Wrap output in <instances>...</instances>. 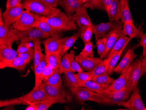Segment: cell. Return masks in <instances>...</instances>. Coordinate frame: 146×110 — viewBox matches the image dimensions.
<instances>
[{"instance_id": "obj_18", "label": "cell", "mask_w": 146, "mask_h": 110, "mask_svg": "<svg viewBox=\"0 0 146 110\" xmlns=\"http://www.w3.org/2000/svg\"><path fill=\"white\" fill-rule=\"evenodd\" d=\"M75 59L78 63L83 71L90 72L93 70L103 60L101 58L95 57H87L82 58L75 56Z\"/></svg>"}, {"instance_id": "obj_33", "label": "cell", "mask_w": 146, "mask_h": 110, "mask_svg": "<svg viewBox=\"0 0 146 110\" xmlns=\"http://www.w3.org/2000/svg\"><path fill=\"white\" fill-rule=\"evenodd\" d=\"M33 43L34 44V49L33 66H34V68H35L38 65L39 62H40L44 55L42 51L41 46L42 41L41 40H36Z\"/></svg>"}, {"instance_id": "obj_1", "label": "cell", "mask_w": 146, "mask_h": 110, "mask_svg": "<svg viewBox=\"0 0 146 110\" xmlns=\"http://www.w3.org/2000/svg\"><path fill=\"white\" fill-rule=\"evenodd\" d=\"M42 20L46 22L56 29L61 31H69L78 29L77 25L72 16H69L64 12L60 11L51 17L43 16Z\"/></svg>"}, {"instance_id": "obj_3", "label": "cell", "mask_w": 146, "mask_h": 110, "mask_svg": "<svg viewBox=\"0 0 146 110\" xmlns=\"http://www.w3.org/2000/svg\"><path fill=\"white\" fill-rule=\"evenodd\" d=\"M43 16L38 15L29 11H24L21 17L11 27L19 31H26L30 29L36 27L39 21L42 19Z\"/></svg>"}, {"instance_id": "obj_6", "label": "cell", "mask_w": 146, "mask_h": 110, "mask_svg": "<svg viewBox=\"0 0 146 110\" xmlns=\"http://www.w3.org/2000/svg\"><path fill=\"white\" fill-rule=\"evenodd\" d=\"M19 40L17 29L7 26L4 22H0V45L12 47L13 43Z\"/></svg>"}, {"instance_id": "obj_40", "label": "cell", "mask_w": 146, "mask_h": 110, "mask_svg": "<svg viewBox=\"0 0 146 110\" xmlns=\"http://www.w3.org/2000/svg\"><path fill=\"white\" fill-rule=\"evenodd\" d=\"M125 48L122 49L120 51L118 52V53L115 54L113 56L111 57L110 64H109V70L107 74L108 75H112L114 72V69L116 67V65L118 63V61L120 59V57L123 53V51Z\"/></svg>"}, {"instance_id": "obj_11", "label": "cell", "mask_w": 146, "mask_h": 110, "mask_svg": "<svg viewBox=\"0 0 146 110\" xmlns=\"http://www.w3.org/2000/svg\"><path fill=\"white\" fill-rule=\"evenodd\" d=\"M17 33L21 42H33L36 40L46 39L50 37L49 35L44 33L40 29L36 27L33 28L26 31L17 30Z\"/></svg>"}, {"instance_id": "obj_2", "label": "cell", "mask_w": 146, "mask_h": 110, "mask_svg": "<svg viewBox=\"0 0 146 110\" xmlns=\"http://www.w3.org/2000/svg\"><path fill=\"white\" fill-rule=\"evenodd\" d=\"M22 4L25 9L44 17H52L60 11L47 5L43 0H23Z\"/></svg>"}, {"instance_id": "obj_39", "label": "cell", "mask_w": 146, "mask_h": 110, "mask_svg": "<svg viewBox=\"0 0 146 110\" xmlns=\"http://www.w3.org/2000/svg\"><path fill=\"white\" fill-rule=\"evenodd\" d=\"M79 38V37L77 33L70 37H65V39L63 45L62 54L63 55L70 49V47L74 44Z\"/></svg>"}, {"instance_id": "obj_14", "label": "cell", "mask_w": 146, "mask_h": 110, "mask_svg": "<svg viewBox=\"0 0 146 110\" xmlns=\"http://www.w3.org/2000/svg\"><path fill=\"white\" fill-rule=\"evenodd\" d=\"M49 97H50L43 89L39 88L36 90L33 89L30 92L19 97V98L23 102V103L29 105L31 103L39 101Z\"/></svg>"}, {"instance_id": "obj_51", "label": "cell", "mask_w": 146, "mask_h": 110, "mask_svg": "<svg viewBox=\"0 0 146 110\" xmlns=\"http://www.w3.org/2000/svg\"><path fill=\"white\" fill-rule=\"evenodd\" d=\"M22 0H7L6 3V8L13 7L21 4Z\"/></svg>"}, {"instance_id": "obj_42", "label": "cell", "mask_w": 146, "mask_h": 110, "mask_svg": "<svg viewBox=\"0 0 146 110\" xmlns=\"http://www.w3.org/2000/svg\"><path fill=\"white\" fill-rule=\"evenodd\" d=\"M84 48L82 49L81 53L78 56L82 58H85L87 57H94V53L93 50V44L92 42L84 44Z\"/></svg>"}, {"instance_id": "obj_50", "label": "cell", "mask_w": 146, "mask_h": 110, "mask_svg": "<svg viewBox=\"0 0 146 110\" xmlns=\"http://www.w3.org/2000/svg\"><path fill=\"white\" fill-rule=\"evenodd\" d=\"M141 39V41L139 43H140V46L142 47L143 48L142 57H143L146 55V33L145 34H143Z\"/></svg>"}, {"instance_id": "obj_48", "label": "cell", "mask_w": 146, "mask_h": 110, "mask_svg": "<svg viewBox=\"0 0 146 110\" xmlns=\"http://www.w3.org/2000/svg\"><path fill=\"white\" fill-rule=\"evenodd\" d=\"M107 39L105 37L99 39L97 41L96 46L97 48L98 53L100 56L105 51L106 46Z\"/></svg>"}, {"instance_id": "obj_13", "label": "cell", "mask_w": 146, "mask_h": 110, "mask_svg": "<svg viewBox=\"0 0 146 110\" xmlns=\"http://www.w3.org/2000/svg\"><path fill=\"white\" fill-rule=\"evenodd\" d=\"M40 88L43 89L49 97L58 100L60 103H67L69 102L65 95V93L63 92L61 89L44 83H42Z\"/></svg>"}, {"instance_id": "obj_8", "label": "cell", "mask_w": 146, "mask_h": 110, "mask_svg": "<svg viewBox=\"0 0 146 110\" xmlns=\"http://www.w3.org/2000/svg\"><path fill=\"white\" fill-rule=\"evenodd\" d=\"M94 34L96 41L103 37L110 32L113 30L123 29V23L121 21H112L93 25Z\"/></svg>"}, {"instance_id": "obj_41", "label": "cell", "mask_w": 146, "mask_h": 110, "mask_svg": "<svg viewBox=\"0 0 146 110\" xmlns=\"http://www.w3.org/2000/svg\"><path fill=\"white\" fill-rule=\"evenodd\" d=\"M59 69L61 74L64 73L68 71H72L69 59L68 56V53L67 52H66L62 57Z\"/></svg>"}, {"instance_id": "obj_37", "label": "cell", "mask_w": 146, "mask_h": 110, "mask_svg": "<svg viewBox=\"0 0 146 110\" xmlns=\"http://www.w3.org/2000/svg\"><path fill=\"white\" fill-rule=\"evenodd\" d=\"M86 9L92 10L98 9L106 11V8L102 0H87L83 5Z\"/></svg>"}, {"instance_id": "obj_24", "label": "cell", "mask_w": 146, "mask_h": 110, "mask_svg": "<svg viewBox=\"0 0 146 110\" xmlns=\"http://www.w3.org/2000/svg\"><path fill=\"white\" fill-rule=\"evenodd\" d=\"M132 39L128 36H125L124 34L120 36L106 58L111 57L118 52L120 51L123 48H125V47Z\"/></svg>"}, {"instance_id": "obj_5", "label": "cell", "mask_w": 146, "mask_h": 110, "mask_svg": "<svg viewBox=\"0 0 146 110\" xmlns=\"http://www.w3.org/2000/svg\"><path fill=\"white\" fill-rule=\"evenodd\" d=\"M69 89L75 96L77 102L80 104H82L86 101L99 103L100 98V93L95 92L84 87H74Z\"/></svg>"}, {"instance_id": "obj_34", "label": "cell", "mask_w": 146, "mask_h": 110, "mask_svg": "<svg viewBox=\"0 0 146 110\" xmlns=\"http://www.w3.org/2000/svg\"><path fill=\"white\" fill-rule=\"evenodd\" d=\"M111 59V57L104 59V60H102L101 63H99L93 70L92 71L94 76L107 74Z\"/></svg>"}, {"instance_id": "obj_15", "label": "cell", "mask_w": 146, "mask_h": 110, "mask_svg": "<svg viewBox=\"0 0 146 110\" xmlns=\"http://www.w3.org/2000/svg\"><path fill=\"white\" fill-rule=\"evenodd\" d=\"M137 57L134 51V49L131 48L126 52L120 62L115 67L114 72L118 74H122L130 66L133 60Z\"/></svg>"}, {"instance_id": "obj_46", "label": "cell", "mask_w": 146, "mask_h": 110, "mask_svg": "<svg viewBox=\"0 0 146 110\" xmlns=\"http://www.w3.org/2000/svg\"><path fill=\"white\" fill-rule=\"evenodd\" d=\"M23 102L19 97L7 100H1L0 101V107H3L19 105L22 104Z\"/></svg>"}, {"instance_id": "obj_19", "label": "cell", "mask_w": 146, "mask_h": 110, "mask_svg": "<svg viewBox=\"0 0 146 110\" xmlns=\"http://www.w3.org/2000/svg\"><path fill=\"white\" fill-rule=\"evenodd\" d=\"M83 6H82L72 16L73 19L78 27L84 25H92V20L88 13Z\"/></svg>"}, {"instance_id": "obj_47", "label": "cell", "mask_w": 146, "mask_h": 110, "mask_svg": "<svg viewBox=\"0 0 146 110\" xmlns=\"http://www.w3.org/2000/svg\"><path fill=\"white\" fill-rule=\"evenodd\" d=\"M34 47V44L30 42L23 41L18 46L17 51L19 54L25 53Z\"/></svg>"}, {"instance_id": "obj_30", "label": "cell", "mask_w": 146, "mask_h": 110, "mask_svg": "<svg viewBox=\"0 0 146 110\" xmlns=\"http://www.w3.org/2000/svg\"><path fill=\"white\" fill-rule=\"evenodd\" d=\"M78 87H84L95 92L101 93H106L109 86L101 85L92 80H89L85 82H79Z\"/></svg>"}, {"instance_id": "obj_57", "label": "cell", "mask_w": 146, "mask_h": 110, "mask_svg": "<svg viewBox=\"0 0 146 110\" xmlns=\"http://www.w3.org/2000/svg\"><path fill=\"white\" fill-rule=\"evenodd\" d=\"M144 110H146V107H145V108H144Z\"/></svg>"}, {"instance_id": "obj_29", "label": "cell", "mask_w": 146, "mask_h": 110, "mask_svg": "<svg viewBox=\"0 0 146 110\" xmlns=\"http://www.w3.org/2000/svg\"><path fill=\"white\" fill-rule=\"evenodd\" d=\"M121 5V22L125 23H133V19L130 12L129 5L128 0H120Z\"/></svg>"}, {"instance_id": "obj_28", "label": "cell", "mask_w": 146, "mask_h": 110, "mask_svg": "<svg viewBox=\"0 0 146 110\" xmlns=\"http://www.w3.org/2000/svg\"><path fill=\"white\" fill-rule=\"evenodd\" d=\"M47 65V61L46 59V55H44L40 62H39L38 65L34 68V73L35 74V86L33 89L36 90L40 87L42 83L41 80V75L42 70Z\"/></svg>"}, {"instance_id": "obj_43", "label": "cell", "mask_w": 146, "mask_h": 110, "mask_svg": "<svg viewBox=\"0 0 146 110\" xmlns=\"http://www.w3.org/2000/svg\"><path fill=\"white\" fill-rule=\"evenodd\" d=\"M74 54L75 52L74 51H70L69 53H68V56L69 59L72 72L73 73H75V72L79 73V72H82L83 71L75 59V56Z\"/></svg>"}, {"instance_id": "obj_44", "label": "cell", "mask_w": 146, "mask_h": 110, "mask_svg": "<svg viewBox=\"0 0 146 110\" xmlns=\"http://www.w3.org/2000/svg\"><path fill=\"white\" fill-rule=\"evenodd\" d=\"M76 78L79 82H85V81L92 80L93 77L94 75L92 73V71L90 72H82L78 73L75 74Z\"/></svg>"}, {"instance_id": "obj_9", "label": "cell", "mask_w": 146, "mask_h": 110, "mask_svg": "<svg viewBox=\"0 0 146 110\" xmlns=\"http://www.w3.org/2000/svg\"><path fill=\"white\" fill-rule=\"evenodd\" d=\"M118 105L123 107L129 110H144L146 107L142 100L139 87L137 86L134 89L127 101L119 103Z\"/></svg>"}, {"instance_id": "obj_38", "label": "cell", "mask_w": 146, "mask_h": 110, "mask_svg": "<svg viewBox=\"0 0 146 110\" xmlns=\"http://www.w3.org/2000/svg\"><path fill=\"white\" fill-rule=\"evenodd\" d=\"M64 74L66 83L69 89L78 87L79 81L77 79L75 74L72 71H68Z\"/></svg>"}, {"instance_id": "obj_56", "label": "cell", "mask_w": 146, "mask_h": 110, "mask_svg": "<svg viewBox=\"0 0 146 110\" xmlns=\"http://www.w3.org/2000/svg\"><path fill=\"white\" fill-rule=\"evenodd\" d=\"M82 2L83 5V4H84L86 1H87V0H82Z\"/></svg>"}, {"instance_id": "obj_36", "label": "cell", "mask_w": 146, "mask_h": 110, "mask_svg": "<svg viewBox=\"0 0 146 110\" xmlns=\"http://www.w3.org/2000/svg\"><path fill=\"white\" fill-rule=\"evenodd\" d=\"M92 81H94L101 85H105L110 87L114 82L115 79L110 77L107 74L96 75L93 77Z\"/></svg>"}, {"instance_id": "obj_53", "label": "cell", "mask_w": 146, "mask_h": 110, "mask_svg": "<svg viewBox=\"0 0 146 110\" xmlns=\"http://www.w3.org/2000/svg\"><path fill=\"white\" fill-rule=\"evenodd\" d=\"M102 1L106 8V11H107L112 5L113 0H102Z\"/></svg>"}, {"instance_id": "obj_23", "label": "cell", "mask_w": 146, "mask_h": 110, "mask_svg": "<svg viewBox=\"0 0 146 110\" xmlns=\"http://www.w3.org/2000/svg\"><path fill=\"white\" fill-rule=\"evenodd\" d=\"M19 55L18 51L11 47L0 45V62L12 60L18 57Z\"/></svg>"}, {"instance_id": "obj_22", "label": "cell", "mask_w": 146, "mask_h": 110, "mask_svg": "<svg viewBox=\"0 0 146 110\" xmlns=\"http://www.w3.org/2000/svg\"><path fill=\"white\" fill-rule=\"evenodd\" d=\"M36 27L40 29L44 33L48 34L51 37L60 38L63 36L62 32L56 29L46 22L43 21L42 19L38 22Z\"/></svg>"}, {"instance_id": "obj_31", "label": "cell", "mask_w": 146, "mask_h": 110, "mask_svg": "<svg viewBox=\"0 0 146 110\" xmlns=\"http://www.w3.org/2000/svg\"><path fill=\"white\" fill-rule=\"evenodd\" d=\"M47 64L54 69H58L63 55L62 53L45 52Z\"/></svg>"}, {"instance_id": "obj_55", "label": "cell", "mask_w": 146, "mask_h": 110, "mask_svg": "<svg viewBox=\"0 0 146 110\" xmlns=\"http://www.w3.org/2000/svg\"><path fill=\"white\" fill-rule=\"evenodd\" d=\"M25 110H37L36 107L33 103H31L25 109Z\"/></svg>"}, {"instance_id": "obj_25", "label": "cell", "mask_w": 146, "mask_h": 110, "mask_svg": "<svg viewBox=\"0 0 146 110\" xmlns=\"http://www.w3.org/2000/svg\"><path fill=\"white\" fill-rule=\"evenodd\" d=\"M107 12L110 21H119L121 18L120 0H113L112 5Z\"/></svg>"}, {"instance_id": "obj_7", "label": "cell", "mask_w": 146, "mask_h": 110, "mask_svg": "<svg viewBox=\"0 0 146 110\" xmlns=\"http://www.w3.org/2000/svg\"><path fill=\"white\" fill-rule=\"evenodd\" d=\"M132 70L129 77L126 89L131 94L134 89L137 86L139 80L143 75L142 68V60L138 59L131 64Z\"/></svg>"}, {"instance_id": "obj_27", "label": "cell", "mask_w": 146, "mask_h": 110, "mask_svg": "<svg viewBox=\"0 0 146 110\" xmlns=\"http://www.w3.org/2000/svg\"><path fill=\"white\" fill-rule=\"evenodd\" d=\"M123 30L124 35L128 36L132 39L134 38H141L143 34L142 31L137 29L133 23H124Z\"/></svg>"}, {"instance_id": "obj_26", "label": "cell", "mask_w": 146, "mask_h": 110, "mask_svg": "<svg viewBox=\"0 0 146 110\" xmlns=\"http://www.w3.org/2000/svg\"><path fill=\"white\" fill-rule=\"evenodd\" d=\"M93 25L82 26L79 27L78 29L77 33L84 44L91 42L92 37L94 34V28Z\"/></svg>"}, {"instance_id": "obj_12", "label": "cell", "mask_w": 146, "mask_h": 110, "mask_svg": "<svg viewBox=\"0 0 146 110\" xmlns=\"http://www.w3.org/2000/svg\"><path fill=\"white\" fill-rule=\"evenodd\" d=\"M65 39V37L56 38L51 37L46 39L42 41L44 45L45 52L54 53L61 52L62 54L63 43Z\"/></svg>"}, {"instance_id": "obj_32", "label": "cell", "mask_w": 146, "mask_h": 110, "mask_svg": "<svg viewBox=\"0 0 146 110\" xmlns=\"http://www.w3.org/2000/svg\"><path fill=\"white\" fill-rule=\"evenodd\" d=\"M61 74L59 69L55 70L52 75L46 81L43 83H46L51 86H54L58 88L62 89L63 84H62Z\"/></svg>"}, {"instance_id": "obj_52", "label": "cell", "mask_w": 146, "mask_h": 110, "mask_svg": "<svg viewBox=\"0 0 146 110\" xmlns=\"http://www.w3.org/2000/svg\"><path fill=\"white\" fill-rule=\"evenodd\" d=\"M43 1L49 5L54 8H56L57 6L59 5V3L61 0H43Z\"/></svg>"}, {"instance_id": "obj_10", "label": "cell", "mask_w": 146, "mask_h": 110, "mask_svg": "<svg viewBox=\"0 0 146 110\" xmlns=\"http://www.w3.org/2000/svg\"><path fill=\"white\" fill-rule=\"evenodd\" d=\"M22 3L15 7L6 9L2 13L3 20L5 25L9 27H11L21 17L24 11Z\"/></svg>"}, {"instance_id": "obj_54", "label": "cell", "mask_w": 146, "mask_h": 110, "mask_svg": "<svg viewBox=\"0 0 146 110\" xmlns=\"http://www.w3.org/2000/svg\"><path fill=\"white\" fill-rule=\"evenodd\" d=\"M142 68L144 74H146V55L142 59Z\"/></svg>"}, {"instance_id": "obj_49", "label": "cell", "mask_w": 146, "mask_h": 110, "mask_svg": "<svg viewBox=\"0 0 146 110\" xmlns=\"http://www.w3.org/2000/svg\"><path fill=\"white\" fill-rule=\"evenodd\" d=\"M19 57H21L22 59L28 61L29 63H30L31 61L34 59V47L29 50L28 51L21 54H19Z\"/></svg>"}, {"instance_id": "obj_20", "label": "cell", "mask_w": 146, "mask_h": 110, "mask_svg": "<svg viewBox=\"0 0 146 110\" xmlns=\"http://www.w3.org/2000/svg\"><path fill=\"white\" fill-rule=\"evenodd\" d=\"M59 5L61 6L68 15L73 16L82 6V0H61Z\"/></svg>"}, {"instance_id": "obj_16", "label": "cell", "mask_w": 146, "mask_h": 110, "mask_svg": "<svg viewBox=\"0 0 146 110\" xmlns=\"http://www.w3.org/2000/svg\"><path fill=\"white\" fill-rule=\"evenodd\" d=\"M132 68L131 65L127 69L121 74L117 79H115L113 83L107 89L106 92L117 91L125 88L127 83Z\"/></svg>"}, {"instance_id": "obj_35", "label": "cell", "mask_w": 146, "mask_h": 110, "mask_svg": "<svg viewBox=\"0 0 146 110\" xmlns=\"http://www.w3.org/2000/svg\"><path fill=\"white\" fill-rule=\"evenodd\" d=\"M36 107L37 110H47L55 103H59V101L55 98L49 97L45 100L33 102Z\"/></svg>"}, {"instance_id": "obj_17", "label": "cell", "mask_w": 146, "mask_h": 110, "mask_svg": "<svg viewBox=\"0 0 146 110\" xmlns=\"http://www.w3.org/2000/svg\"><path fill=\"white\" fill-rule=\"evenodd\" d=\"M123 34V29L113 30L110 32L104 37L107 39L106 46L105 51L100 55V58L102 59H106L108 54L113 47L114 45L120 37V36Z\"/></svg>"}, {"instance_id": "obj_45", "label": "cell", "mask_w": 146, "mask_h": 110, "mask_svg": "<svg viewBox=\"0 0 146 110\" xmlns=\"http://www.w3.org/2000/svg\"><path fill=\"white\" fill-rule=\"evenodd\" d=\"M55 69L47 64V65L42 70L41 75V80L42 83L46 81L54 73Z\"/></svg>"}, {"instance_id": "obj_21", "label": "cell", "mask_w": 146, "mask_h": 110, "mask_svg": "<svg viewBox=\"0 0 146 110\" xmlns=\"http://www.w3.org/2000/svg\"><path fill=\"white\" fill-rule=\"evenodd\" d=\"M29 64V63L28 61L21 57H18L12 60L0 62V69L13 68L16 69L19 71H22L25 69L26 65Z\"/></svg>"}, {"instance_id": "obj_4", "label": "cell", "mask_w": 146, "mask_h": 110, "mask_svg": "<svg viewBox=\"0 0 146 110\" xmlns=\"http://www.w3.org/2000/svg\"><path fill=\"white\" fill-rule=\"evenodd\" d=\"M130 97L126 88L123 89L111 92H106L100 93L99 105H114L127 101Z\"/></svg>"}]
</instances>
